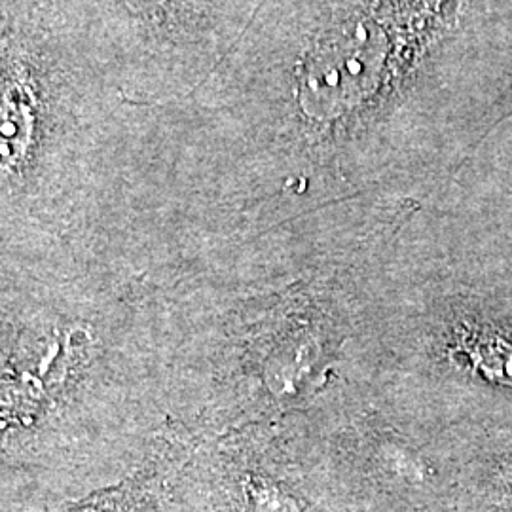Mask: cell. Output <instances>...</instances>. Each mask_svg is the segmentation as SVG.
Listing matches in <instances>:
<instances>
[{
    "mask_svg": "<svg viewBox=\"0 0 512 512\" xmlns=\"http://www.w3.org/2000/svg\"><path fill=\"white\" fill-rule=\"evenodd\" d=\"M511 490H512V480H511Z\"/></svg>",
    "mask_w": 512,
    "mask_h": 512,
    "instance_id": "cell-1",
    "label": "cell"
}]
</instances>
